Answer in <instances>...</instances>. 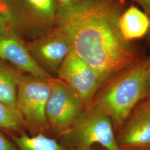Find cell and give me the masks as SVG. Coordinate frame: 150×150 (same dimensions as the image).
Wrapping results in <instances>:
<instances>
[{
	"label": "cell",
	"mask_w": 150,
	"mask_h": 150,
	"mask_svg": "<svg viewBox=\"0 0 150 150\" xmlns=\"http://www.w3.org/2000/svg\"><path fill=\"white\" fill-rule=\"evenodd\" d=\"M50 80L21 72L17 79L16 108L26 126L37 134L50 128L46 107L51 91Z\"/></svg>",
	"instance_id": "cell-5"
},
{
	"label": "cell",
	"mask_w": 150,
	"mask_h": 150,
	"mask_svg": "<svg viewBox=\"0 0 150 150\" xmlns=\"http://www.w3.org/2000/svg\"><path fill=\"white\" fill-rule=\"evenodd\" d=\"M118 27L122 38L129 43L144 38L150 32V17L144 10L131 6L120 14Z\"/></svg>",
	"instance_id": "cell-11"
},
{
	"label": "cell",
	"mask_w": 150,
	"mask_h": 150,
	"mask_svg": "<svg viewBox=\"0 0 150 150\" xmlns=\"http://www.w3.org/2000/svg\"><path fill=\"white\" fill-rule=\"evenodd\" d=\"M147 107L150 108V95L142 101Z\"/></svg>",
	"instance_id": "cell-20"
},
{
	"label": "cell",
	"mask_w": 150,
	"mask_h": 150,
	"mask_svg": "<svg viewBox=\"0 0 150 150\" xmlns=\"http://www.w3.org/2000/svg\"><path fill=\"white\" fill-rule=\"evenodd\" d=\"M0 59L33 76L46 80L54 78L38 64L26 48L23 39L15 33L0 38Z\"/></svg>",
	"instance_id": "cell-9"
},
{
	"label": "cell",
	"mask_w": 150,
	"mask_h": 150,
	"mask_svg": "<svg viewBox=\"0 0 150 150\" xmlns=\"http://www.w3.org/2000/svg\"><path fill=\"white\" fill-rule=\"evenodd\" d=\"M63 81L87 106L104 82L96 71L75 53L72 49L57 71Z\"/></svg>",
	"instance_id": "cell-8"
},
{
	"label": "cell",
	"mask_w": 150,
	"mask_h": 150,
	"mask_svg": "<svg viewBox=\"0 0 150 150\" xmlns=\"http://www.w3.org/2000/svg\"><path fill=\"white\" fill-rule=\"evenodd\" d=\"M25 44L38 64L49 74L57 73L61 64L72 50L69 35L59 25Z\"/></svg>",
	"instance_id": "cell-7"
},
{
	"label": "cell",
	"mask_w": 150,
	"mask_h": 150,
	"mask_svg": "<svg viewBox=\"0 0 150 150\" xmlns=\"http://www.w3.org/2000/svg\"><path fill=\"white\" fill-rule=\"evenodd\" d=\"M147 80L148 83V87L149 91V95H150V58L147 59Z\"/></svg>",
	"instance_id": "cell-19"
},
{
	"label": "cell",
	"mask_w": 150,
	"mask_h": 150,
	"mask_svg": "<svg viewBox=\"0 0 150 150\" xmlns=\"http://www.w3.org/2000/svg\"><path fill=\"white\" fill-rule=\"evenodd\" d=\"M147 59L123 70L106 82L88 105L108 115L116 129L123 123L140 102L149 95Z\"/></svg>",
	"instance_id": "cell-2"
},
{
	"label": "cell",
	"mask_w": 150,
	"mask_h": 150,
	"mask_svg": "<svg viewBox=\"0 0 150 150\" xmlns=\"http://www.w3.org/2000/svg\"><path fill=\"white\" fill-rule=\"evenodd\" d=\"M12 137L19 150H71L62 143L42 134L31 136L22 133Z\"/></svg>",
	"instance_id": "cell-13"
},
{
	"label": "cell",
	"mask_w": 150,
	"mask_h": 150,
	"mask_svg": "<svg viewBox=\"0 0 150 150\" xmlns=\"http://www.w3.org/2000/svg\"><path fill=\"white\" fill-rule=\"evenodd\" d=\"M62 144L71 150L90 149L95 144L106 150L120 149L110 117L96 108L88 105L74 124L61 136Z\"/></svg>",
	"instance_id": "cell-4"
},
{
	"label": "cell",
	"mask_w": 150,
	"mask_h": 150,
	"mask_svg": "<svg viewBox=\"0 0 150 150\" xmlns=\"http://www.w3.org/2000/svg\"><path fill=\"white\" fill-rule=\"evenodd\" d=\"M46 113L50 128L61 136L72 126L85 108L80 98L58 78L50 80Z\"/></svg>",
	"instance_id": "cell-6"
},
{
	"label": "cell",
	"mask_w": 150,
	"mask_h": 150,
	"mask_svg": "<svg viewBox=\"0 0 150 150\" xmlns=\"http://www.w3.org/2000/svg\"><path fill=\"white\" fill-rule=\"evenodd\" d=\"M149 33H150V32H149Z\"/></svg>",
	"instance_id": "cell-25"
},
{
	"label": "cell",
	"mask_w": 150,
	"mask_h": 150,
	"mask_svg": "<svg viewBox=\"0 0 150 150\" xmlns=\"http://www.w3.org/2000/svg\"><path fill=\"white\" fill-rule=\"evenodd\" d=\"M11 33L14 32L12 30L9 22L2 11L0 10V38Z\"/></svg>",
	"instance_id": "cell-16"
},
{
	"label": "cell",
	"mask_w": 150,
	"mask_h": 150,
	"mask_svg": "<svg viewBox=\"0 0 150 150\" xmlns=\"http://www.w3.org/2000/svg\"><path fill=\"white\" fill-rule=\"evenodd\" d=\"M117 142L125 149H150V108L141 101L119 129Z\"/></svg>",
	"instance_id": "cell-10"
},
{
	"label": "cell",
	"mask_w": 150,
	"mask_h": 150,
	"mask_svg": "<svg viewBox=\"0 0 150 150\" xmlns=\"http://www.w3.org/2000/svg\"><path fill=\"white\" fill-rule=\"evenodd\" d=\"M146 150H150V149H146Z\"/></svg>",
	"instance_id": "cell-24"
},
{
	"label": "cell",
	"mask_w": 150,
	"mask_h": 150,
	"mask_svg": "<svg viewBox=\"0 0 150 150\" xmlns=\"http://www.w3.org/2000/svg\"><path fill=\"white\" fill-rule=\"evenodd\" d=\"M0 150H19L15 143H12L0 132Z\"/></svg>",
	"instance_id": "cell-17"
},
{
	"label": "cell",
	"mask_w": 150,
	"mask_h": 150,
	"mask_svg": "<svg viewBox=\"0 0 150 150\" xmlns=\"http://www.w3.org/2000/svg\"><path fill=\"white\" fill-rule=\"evenodd\" d=\"M144 9V11L150 18V0H135Z\"/></svg>",
	"instance_id": "cell-18"
},
{
	"label": "cell",
	"mask_w": 150,
	"mask_h": 150,
	"mask_svg": "<svg viewBox=\"0 0 150 150\" xmlns=\"http://www.w3.org/2000/svg\"><path fill=\"white\" fill-rule=\"evenodd\" d=\"M120 14L110 0H97L59 14L57 25L69 35L75 53L96 71L104 83L141 60L120 34Z\"/></svg>",
	"instance_id": "cell-1"
},
{
	"label": "cell",
	"mask_w": 150,
	"mask_h": 150,
	"mask_svg": "<svg viewBox=\"0 0 150 150\" xmlns=\"http://www.w3.org/2000/svg\"><path fill=\"white\" fill-rule=\"evenodd\" d=\"M21 71L0 59V102L16 109L17 79Z\"/></svg>",
	"instance_id": "cell-12"
},
{
	"label": "cell",
	"mask_w": 150,
	"mask_h": 150,
	"mask_svg": "<svg viewBox=\"0 0 150 150\" xmlns=\"http://www.w3.org/2000/svg\"><path fill=\"white\" fill-rule=\"evenodd\" d=\"M24 127L26 126L21 113L0 102V129L15 132Z\"/></svg>",
	"instance_id": "cell-14"
},
{
	"label": "cell",
	"mask_w": 150,
	"mask_h": 150,
	"mask_svg": "<svg viewBox=\"0 0 150 150\" xmlns=\"http://www.w3.org/2000/svg\"><path fill=\"white\" fill-rule=\"evenodd\" d=\"M92 150V149L91 148V149H87V150Z\"/></svg>",
	"instance_id": "cell-22"
},
{
	"label": "cell",
	"mask_w": 150,
	"mask_h": 150,
	"mask_svg": "<svg viewBox=\"0 0 150 150\" xmlns=\"http://www.w3.org/2000/svg\"><path fill=\"white\" fill-rule=\"evenodd\" d=\"M97 0H56L59 12L74 11L86 6Z\"/></svg>",
	"instance_id": "cell-15"
},
{
	"label": "cell",
	"mask_w": 150,
	"mask_h": 150,
	"mask_svg": "<svg viewBox=\"0 0 150 150\" xmlns=\"http://www.w3.org/2000/svg\"><path fill=\"white\" fill-rule=\"evenodd\" d=\"M3 1H4V0H0V2H2Z\"/></svg>",
	"instance_id": "cell-23"
},
{
	"label": "cell",
	"mask_w": 150,
	"mask_h": 150,
	"mask_svg": "<svg viewBox=\"0 0 150 150\" xmlns=\"http://www.w3.org/2000/svg\"><path fill=\"white\" fill-rule=\"evenodd\" d=\"M0 10L13 32L32 39L57 25L59 7L56 0H4Z\"/></svg>",
	"instance_id": "cell-3"
},
{
	"label": "cell",
	"mask_w": 150,
	"mask_h": 150,
	"mask_svg": "<svg viewBox=\"0 0 150 150\" xmlns=\"http://www.w3.org/2000/svg\"><path fill=\"white\" fill-rule=\"evenodd\" d=\"M117 150H129L128 149H125V148H120Z\"/></svg>",
	"instance_id": "cell-21"
}]
</instances>
